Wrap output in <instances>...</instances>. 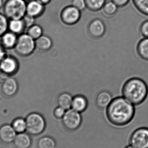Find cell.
Instances as JSON below:
<instances>
[{
    "instance_id": "13",
    "label": "cell",
    "mask_w": 148,
    "mask_h": 148,
    "mask_svg": "<svg viewBox=\"0 0 148 148\" xmlns=\"http://www.w3.org/2000/svg\"><path fill=\"white\" fill-rule=\"evenodd\" d=\"M16 136V132L12 126L5 124L0 127V142L4 144L13 142Z\"/></svg>"
},
{
    "instance_id": "25",
    "label": "cell",
    "mask_w": 148,
    "mask_h": 148,
    "mask_svg": "<svg viewBox=\"0 0 148 148\" xmlns=\"http://www.w3.org/2000/svg\"><path fill=\"white\" fill-rule=\"evenodd\" d=\"M42 28L38 24H34L28 28L27 34L35 40L42 35Z\"/></svg>"
},
{
    "instance_id": "11",
    "label": "cell",
    "mask_w": 148,
    "mask_h": 148,
    "mask_svg": "<svg viewBox=\"0 0 148 148\" xmlns=\"http://www.w3.org/2000/svg\"><path fill=\"white\" fill-rule=\"evenodd\" d=\"M45 6L36 0H30L27 4L26 14L35 19L38 18L44 13Z\"/></svg>"
},
{
    "instance_id": "8",
    "label": "cell",
    "mask_w": 148,
    "mask_h": 148,
    "mask_svg": "<svg viewBox=\"0 0 148 148\" xmlns=\"http://www.w3.org/2000/svg\"><path fill=\"white\" fill-rule=\"evenodd\" d=\"M81 11L74 6H67L64 8L61 13V19L66 25H73L80 20Z\"/></svg>"
},
{
    "instance_id": "3",
    "label": "cell",
    "mask_w": 148,
    "mask_h": 148,
    "mask_svg": "<svg viewBox=\"0 0 148 148\" xmlns=\"http://www.w3.org/2000/svg\"><path fill=\"white\" fill-rule=\"evenodd\" d=\"M25 0H6L3 6V14L9 20L22 19L26 14Z\"/></svg>"
},
{
    "instance_id": "7",
    "label": "cell",
    "mask_w": 148,
    "mask_h": 148,
    "mask_svg": "<svg viewBox=\"0 0 148 148\" xmlns=\"http://www.w3.org/2000/svg\"><path fill=\"white\" fill-rule=\"evenodd\" d=\"M130 144L135 148H148V128H140L135 130L130 136Z\"/></svg>"
},
{
    "instance_id": "12",
    "label": "cell",
    "mask_w": 148,
    "mask_h": 148,
    "mask_svg": "<svg viewBox=\"0 0 148 148\" xmlns=\"http://www.w3.org/2000/svg\"><path fill=\"white\" fill-rule=\"evenodd\" d=\"M88 31L92 37L100 38L105 33V25L101 20L98 19H95L89 24Z\"/></svg>"
},
{
    "instance_id": "21",
    "label": "cell",
    "mask_w": 148,
    "mask_h": 148,
    "mask_svg": "<svg viewBox=\"0 0 148 148\" xmlns=\"http://www.w3.org/2000/svg\"><path fill=\"white\" fill-rule=\"evenodd\" d=\"M136 51L140 58L148 61V38H143L139 42Z\"/></svg>"
},
{
    "instance_id": "20",
    "label": "cell",
    "mask_w": 148,
    "mask_h": 148,
    "mask_svg": "<svg viewBox=\"0 0 148 148\" xmlns=\"http://www.w3.org/2000/svg\"><path fill=\"white\" fill-rule=\"evenodd\" d=\"M73 97L67 92L61 93L57 98V103L59 107L67 110L71 108Z\"/></svg>"
},
{
    "instance_id": "18",
    "label": "cell",
    "mask_w": 148,
    "mask_h": 148,
    "mask_svg": "<svg viewBox=\"0 0 148 148\" xmlns=\"http://www.w3.org/2000/svg\"><path fill=\"white\" fill-rule=\"evenodd\" d=\"M52 45V40L47 36L42 35L35 40L36 48L42 52H45L50 49Z\"/></svg>"
},
{
    "instance_id": "33",
    "label": "cell",
    "mask_w": 148,
    "mask_h": 148,
    "mask_svg": "<svg viewBox=\"0 0 148 148\" xmlns=\"http://www.w3.org/2000/svg\"><path fill=\"white\" fill-rule=\"evenodd\" d=\"M118 7H123L129 3L130 0H111Z\"/></svg>"
},
{
    "instance_id": "26",
    "label": "cell",
    "mask_w": 148,
    "mask_h": 148,
    "mask_svg": "<svg viewBox=\"0 0 148 148\" xmlns=\"http://www.w3.org/2000/svg\"><path fill=\"white\" fill-rule=\"evenodd\" d=\"M12 127L16 133H24L26 130V121L22 118H16L12 122Z\"/></svg>"
},
{
    "instance_id": "16",
    "label": "cell",
    "mask_w": 148,
    "mask_h": 148,
    "mask_svg": "<svg viewBox=\"0 0 148 148\" xmlns=\"http://www.w3.org/2000/svg\"><path fill=\"white\" fill-rule=\"evenodd\" d=\"M88 105V101L85 97L77 95L73 97L71 108L79 113H82L86 110Z\"/></svg>"
},
{
    "instance_id": "32",
    "label": "cell",
    "mask_w": 148,
    "mask_h": 148,
    "mask_svg": "<svg viewBox=\"0 0 148 148\" xmlns=\"http://www.w3.org/2000/svg\"><path fill=\"white\" fill-rule=\"evenodd\" d=\"M22 19L26 28H28L29 27L34 24L35 18L29 16L28 15H25V16L22 18Z\"/></svg>"
},
{
    "instance_id": "39",
    "label": "cell",
    "mask_w": 148,
    "mask_h": 148,
    "mask_svg": "<svg viewBox=\"0 0 148 148\" xmlns=\"http://www.w3.org/2000/svg\"><path fill=\"white\" fill-rule=\"evenodd\" d=\"M25 1H27V0H25Z\"/></svg>"
},
{
    "instance_id": "17",
    "label": "cell",
    "mask_w": 148,
    "mask_h": 148,
    "mask_svg": "<svg viewBox=\"0 0 148 148\" xmlns=\"http://www.w3.org/2000/svg\"><path fill=\"white\" fill-rule=\"evenodd\" d=\"M112 100L111 94L109 92L103 91L97 95L96 98V103L99 108H107Z\"/></svg>"
},
{
    "instance_id": "34",
    "label": "cell",
    "mask_w": 148,
    "mask_h": 148,
    "mask_svg": "<svg viewBox=\"0 0 148 148\" xmlns=\"http://www.w3.org/2000/svg\"><path fill=\"white\" fill-rule=\"evenodd\" d=\"M4 49L0 45V62L6 56Z\"/></svg>"
},
{
    "instance_id": "36",
    "label": "cell",
    "mask_w": 148,
    "mask_h": 148,
    "mask_svg": "<svg viewBox=\"0 0 148 148\" xmlns=\"http://www.w3.org/2000/svg\"><path fill=\"white\" fill-rule=\"evenodd\" d=\"M3 5V0H0V9L2 8Z\"/></svg>"
},
{
    "instance_id": "27",
    "label": "cell",
    "mask_w": 148,
    "mask_h": 148,
    "mask_svg": "<svg viewBox=\"0 0 148 148\" xmlns=\"http://www.w3.org/2000/svg\"><path fill=\"white\" fill-rule=\"evenodd\" d=\"M118 7L112 1L105 3L103 7V12L107 16H112L117 12Z\"/></svg>"
},
{
    "instance_id": "29",
    "label": "cell",
    "mask_w": 148,
    "mask_h": 148,
    "mask_svg": "<svg viewBox=\"0 0 148 148\" xmlns=\"http://www.w3.org/2000/svg\"><path fill=\"white\" fill-rule=\"evenodd\" d=\"M140 32L144 38H148V20L142 23L140 26Z\"/></svg>"
},
{
    "instance_id": "37",
    "label": "cell",
    "mask_w": 148,
    "mask_h": 148,
    "mask_svg": "<svg viewBox=\"0 0 148 148\" xmlns=\"http://www.w3.org/2000/svg\"><path fill=\"white\" fill-rule=\"evenodd\" d=\"M134 148V147H132V146H128V147H126V148Z\"/></svg>"
},
{
    "instance_id": "28",
    "label": "cell",
    "mask_w": 148,
    "mask_h": 148,
    "mask_svg": "<svg viewBox=\"0 0 148 148\" xmlns=\"http://www.w3.org/2000/svg\"><path fill=\"white\" fill-rule=\"evenodd\" d=\"M9 20L5 15L0 13V36L8 29Z\"/></svg>"
},
{
    "instance_id": "30",
    "label": "cell",
    "mask_w": 148,
    "mask_h": 148,
    "mask_svg": "<svg viewBox=\"0 0 148 148\" xmlns=\"http://www.w3.org/2000/svg\"><path fill=\"white\" fill-rule=\"evenodd\" d=\"M72 5L80 11L84 10L86 8L85 0H73Z\"/></svg>"
},
{
    "instance_id": "14",
    "label": "cell",
    "mask_w": 148,
    "mask_h": 148,
    "mask_svg": "<svg viewBox=\"0 0 148 148\" xmlns=\"http://www.w3.org/2000/svg\"><path fill=\"white\" fill-rule=\"evenodd\" d=\"M17 39V35L10 31H7L0 36V45L4 49H14Z\"/></svg>"
},
{
    "instance_id": "15",
    "label": "cell",
    "mask_w": 148,
    "mask_h": 148,
    "mask_svg": "<svg viewBox=\"0 0 148 148\" xmlns=\"http://www.w3.org/2000/svg\"><path fill=\"white\" fill-rule=\"evenodd\" d=\"M32 141L30 136L26 133H21L16 136L13 144L15 148H29Z\"/></svg>"
},
{
    "instance_id": "9",
    "label": "cell",
    "mask_w": 148,
    "mask_h": 148,
    "mask_svg": "<svg viewBox=\"0 0 148 148\" xmlns=\"http://www.w3.org/2000/svg\"><path fill=\"white\" fill-rule=\"evenodd\" d=\"M19 68L17 60L11 56H5L0 62L1 72L5 75H11L15 74Z\"/></svg>"
},
{
    "instance_id": "22",
    "label": "cell",
    "mask_w": 148,
    "mask_h": 148,
    "mask_svg": "<svg viewBox=\"0 0 148 148\" xmlns=\"http://www.w3.org/2000/svg\"><path fill=\"white\" fill-rule=\"evenodd\" d=\"M56 146L54 139L49 136L41 137L36 143L37 148H56Z\"/></svg>"
},
{
    "instance_id": "24",
    "label": "cell",
    "mask_w": 148,
    "mask_h": 148,
    "mask_svg": "<svg viewBox=\"0 0 148 148\" xmlns=\"http://www.w3.org/2000/svg\"><path fill=\"white\" fill-rule=\"evenodd\" d=\"M137 10L144 15L148 16V0H132Z\"/></svg>"
},
{
    "instance_id": "5",
    "label": "cell",
    "mask_w": 148,
    "mask_h": 148,
    "mask_svg": "<svg viewBox=\"0 0 148 148\" xmlns=\"http://www.w3.org/2000/svg\"><path fill=\"white\" fill-rule=\"evenodd\" d=\"M35 48V40L27 34H22L17 37L14 49L18 55L27 57L32 54Z\"/></svg>"
},
{
    "instance_id": "19",
    "label": "cell",
    "mask_w": 148,
    "mask_h": 148,
    "mask_svg": "<svg viewBox=\"0 0 148 148\" xmlns=\"http://www.w3.org/2000/svg\"><path fill=\"white\" fill-rule=\"evenodd\" d=\"M23 19L9 20V31L16 35H20L23 33L26 29Z\"/></svg>"
},
{
    "instance_id": "38",
    "label": "cell",
    "mask_w": 148,
    "mask_h": 148,
    "mask_svg": "<svg viewBox=\"0 0 148 148\" xmlns=\"http://www.w3.org/2000/svg\"><path fill=\"white\" fill-rule=\"evenodd\" d=\"M0 72H1V69H0Z\"/></svg>"
},
{
    "instance_id": "23",
    "label": "cell",
    "mask_w": 148,
    "mask_h": 148,
    "mask_svg": "<svg viewBox=\"0 0 148 148\" xmlns=\"http://www.w3.org/2000/svg\"><path fill=\"white\" fill-rule=\"evenodd\" d=\"M86 8L92 11H97L102 8L106 0H85Z\"/></svg>"
},
{
    "instance_id": "2",
    "label": "cell",
    "mask_w": 148,
    "mask_h": 148,
    "mask_svg": "<svg viewBox=\"0 0 148 148\" xmlns=\"http://www.w3.org/2000/svg\"><path fill=\"white\" fill-rule=\"evenodd\" d=\"M122 93L123 97L134 106L140 105L147 97L148 87L141 78L132 77L124 83Z\"/></svg>"
},
{
    "instance_id": "4",
    "label": "cell",
    "mask_w": 148,
    "mask_h": 148,
    "mask_svg": "<svg viewBox=\"0 0 148 148\" xmlns=\"http://www.w3.org/2000/svg\"><path fill=\"white\" fill-rule=\"evenodd\" d=\"M26 131L32 136H37L42 134L46 127L45 119L40 114L32 113L25 119Z\"/></svg>"
},
{
    "instance_id": "35",
    "label": "cell",
    "mask_w": 148,
    "mask_h": 148,
    "mask_svg": "<svg viewBox=\"0 0 148 148\" xmlns=\"http://www.w3.org/2000/svg\"><path fill=\"white\" fill-rule=\"evenodd\" d=\"M36 1H38L39 2L43 4V5H46L49 3L51 0H36Z\"/></svg>"
},
{
    "instance_id": "6",
    "label": "cell",
    "mask_w": 148,
    "mask_h": 148,
    "mask_svg": "<svg viewBox=\"0 0 148 148\" xmlns=\"http://www.w3.org/2000/svg\"><path fill=\"white\" fill-rule=\"evenodd\" d=\"M82 118L81 113L69 109L66 110L62 122L64 128L68 131L73 132L77 130L82 125Z\"/></svg>"
},
{
    "instance_id": "31",
    "label": "cell",
    "mask_w": 148,
    "mask_h": 148,
    "mask_svg": "<svg viewBox=\"0 0 148 148\" xmlns=\"http://www.w3.org/2000/svg\"><path fill=\"white\" fill-rule=\"evenodd\" d=\"M66 110L61 107H56L53 110V115L57 119H62L64 116Z\"/></svg>"
},
{
    "instance_id": "10",
    "label": "cell",
    "mask_w": 148,
    "mask_h": 148,
    "mask_svg": "<svg viewBox=\"0 0 148 148\" xmlns=\"http://www.w3.org/2000/svg\"><path fill=\"white\" fill-rule=\"evenodd\" d=\"M18 90V84L15 79L9 77L3 82L1 90L3 95L10 97L16 95Z\"/></svg>"
},
{
    "instance_id": "1",
    "label": "cell",
    "mask_w": 148,
    "mask_h": 148,
    "mask_svg": "<svg viewBox=\"0 0 148 148\" xmlns=\"http://www.w3.org/2000/svg\"><path fill=\"white\" fill-rule=\"evenodd\" d=\"M134 105L123 97L114 98L106 109V116L110 123L116 126L129 123L135 114Z\"/></svg>"
}]
</instances>
